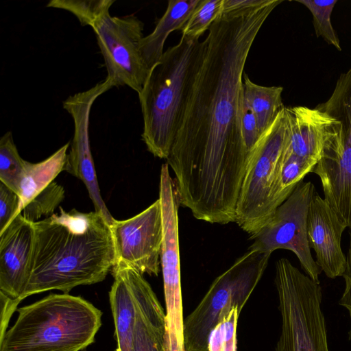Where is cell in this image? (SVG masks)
<instances>
[{
    "mask_svg": "<svg viewBox=\"0 0 351 351\" xmlns=\"http://www.w3.org/2000/svg\"><path fill=\"white\" fill-rule=\"evenodd\" d=\"M283 0L221 16L210 27L203 62L169 156L180 205L211 223L235 221L250 152L242 130L244 68L251 47Z\"/></svg>",
    "mask_w": 351,
    "mask_h": 351,
    "instance_id": "1",
    "label": "cell"
},
{
    "mask_svg": "<svg viewBox=\"0 0 351 351\" xmlns=\"http://www.w3.org/2000/svg\"><path fill=\"white\" fill-rule=\"evenodd\" d=\"M59 209L34 222L30 273L21 300L50 290L68 293L77 286L101 282L115 264L110 226L100 213Z\"/></svg>",
    "mask_w": 351,
    "mask_h": 351,
    "instance_id": "2",
    "label": "cell"
},
{
    "mask_svg": "<svg viewBox=\"0 0 351 351\" xmlns=\"http://www.w3.org/2000/svg\"><path fill=\"white\" fill-rule=\"evenodd\" d=\"M205 39L182 36L150 70L138 94L143 119L142 139L154 156L167 159L203 62Z\"/></svg>",
    "mask_w": 351,
    "mask_h": 351,
    "instance_id": "3",
    "label": "cell"
},
{
    "mask_svg": "<svg viewBox=\"0 0 351 351\" xmlns=\"http://www.w3.org/2000/svg\"><path fill=\"white\" fill-rule=\"evenodd\" d=\"M0 351H82L95 341L101 311L80 296L51 293L19 308Z\"/></svg>",
    "mask_w": 351,
    "mask_h": 351,
    "instance_id": "4",
    "label": "cell"
},
{
    "mask_svg": "<svg viewBox=\"0 0 351 351\" xmlns=\"http://www.w3.org/2000/svg\"><path fill=\"white\" fill-rule=\"evenodd\" d=\"M275 285L282 320L275 351H329L319 283L281 258Z\"/></svg>",
    "mask_w": 351,
    "mask_h": 351,
    "instance_id": "5",
    "label": "cell"
},
{
    "mask_svg": "<svg viewBox=\"0 0 351 351\" xmlns=\"http://www.w3.org/2000/svg\"><path fill=\"white\" fill-rule=\"evenodd\" d=\"M271 254L249 250L217 276L184 319L185 351H208L214 328L237 307L241 311L262 278Z\"/></svg>",
    "mask_w": 351,
    "mask_h": 351,
    "instance_id": "6",
    "label": "cell"
},
{
    "mask_svg": "<svg viewBox=\"0 0 351 351\" xmlns=\"http://www.w3.org/2000/svg\"><path fill=\"white\" fill-rule=\"evenodd\" d=\"M285 108L255 145L239 192L235 222L250 237L262 229L278 207L280 165L289 137Z\"/></svg>",
    "mask_w": 351,
    "mask_h": 351,
    "instance_id": "7",
    "label": "cell"
},
{
    "mask_svg": "<svg viewBox=\"0 0 351 351\" xmlns=\"http://www.w3.org/2000/svg\"><path fill=\"white\" fill-rule=\"evenodd\" d=\"M316 108L342 125L312 172L319 176L324 199L346 228L351 227V69L340 75L328 99Z\"/></svg>",
    "mask_w": 351,
    "mask_h": 351,
    "instance_id": "8",
    "label": "cell"
},
{
    "mask_svg": "<svg viewBox=\"0 0 351 351\" xmlns=\"http://www.w3.org/2000/svg\"><path fill=\"white\" fill-rule=\"evenodd\" d=\"M315 194L311 181L300 182L262 229L250 237L254 242L249 250L271 254L280 249L291 251L306 275L319 283L322 270L312 256L307 234L308 213Z\"/></svg>",
    "mask_w": 351,
    "mask_h": 351,
    "instance_id": "9",
    "label": "cell"
},
{
    "mask_svg": "<svg viewBox=\"0 0 351 351\" xmlns=\"http://www.w3.org/2000/svg\"><path fill=\"white\" fill-rule=\"evenodd\" d=\"M144 24L134 15L104 16L93 27L107 71L114 86H127L141 92L149 70L140 51Z\"/></svg>",
    "mask_w": 351,
    "mask_h": 351,
    "instance_id": "10",
    "label": "cell"
},
{
    "mask_svg": "<svg viewBox=\"0 0 351 351\" xmlns=\"http://www.w3.org/2000/svg\"><path fill=\"white\" fill-rule=\"evenodd\" d=\"M113 87L112 82L106 78L86 90L69 96L62 102L63 108L71 116L74 124L73 136L64 171L83 182L95 211L100 213L110 226L115 219L101 195L90 149L89 123L94 102Z\"/></svg>",
    "mask_w": 351,
    "mask_h": 351,
    "instance_id": "11",
    "label": "cell"
},
{
    "mask_svg": "<svg viewBox=\"0 0 351 351\" xmlns=\"http://www.w3.org/2000/svg\"><path fill=\"white\" fill-rule=\"evenodd\" d=\"M110 229L115 264L125 265L142 274L158 275L163 232L159 199L130 219H115Z\"/></svg>",
    "mask_w": 351,
    "mask_h": 351,
    "instance_id": "12",
    "label": "cell"
},
{
    "mask_svg": "<svg viewBox=\"0 0 351 351\" xmlns=\"http://www.w3.org/2000/svg\"><path fill=\"white\" fill-rule=\"evenodd\" d=\"M34 222L19 213L0 233V293L19 304L30 273Z\"/></svg>",
    "mask_w": 351,
    "mask_h": 351,
    "instance_id": "13",
    "label": "cell"
},
{
    "mask_svg": "<svg viewBox=\"0 0 351 351\" xmlns=\"http://www.w3.org/2000/svg\"><path fill=\"white\" fill-rule=\"evenodd\" d=\"M288 148L295 156L316 165L324 151L341 134V122L326 112L305 106L285 107Z\"/></svg>",
    "mask_w": 351,
    "mask_h": 351,
    "instance_id": "14",
    "label": "cell"
},
{
    "mask_svg": "<svg viewBox=\"0 0 351 351\" xmlns=\"http://www.w3.org/2000/svg\"><path fill=\"white\" fill-rule=\"evenodd\" d=\"M346 228L325 199L315 193L308 213V239L317 265L332 279L342 276L346 268V256L341 247Z\"/></svg>",
    "mask_w": 351,
    "mask_h": 351,
    "instance_id": "15",
    "label": "cell"
},
{
    "mask_svg": "<svg viewBox=\"0 0 351 351\" xmlns=\"http://www.w3.org/2000/svg\"><path fill=\"white\" fill-rule=\"evenodd\" d=\"M138 312L132 351H165V312L143 274L132 268Z\"/></svg>",
    "mask_w": 351,
    "mask_h": 351,
    "instance_id": "16",
    "label": "cell"
},
{
    "mask_svg": "<svg viewBox=\"0 0 351 351\" xmlns=\"http://www.w3.org/2000/svg\"><path fill=\"white\" fill-rule=\"evenodd\" d=\"M114 282L109 292L115 337L116 351H132V338L138 312V300L132 268L116 263L112 269Z\"/></svg>",
    "mask_w": 351,
    "mask_h": 351,
    "instance_id": "17",
    "label": "cell"
},
{
    "mask_svg": "<svg viewBox=\"0 0 351 351\" xmlns=\"http://www.w3.org/2000/svg\"><path fill=\"white\" fill-rule=\"evenodd\" d=\"M201 0H169L167 9L152 33L141 41L140 51L148 69L162 58L165 40L171 32L182 30Z\"/></svg>",
    "mask_w": 351,
    "mask_h": 351,
    "instance_id": "18",
    "label": "cell"
},
{
    "mask_svg": "<svg viewBox=\"0 0 351 351\" xmlns=\"http://www.w3.org/2000/svg\"><path fill=\"white\" fill-rule=\"evenodd\" d=\"M69 145V142L66 143L41 162L32 163L25 160L20 183L18 215L31 200L53 182L60 172L65 170Z\"/></svg>",
    "mask_w": 351,
    "mask_h": 351,
    "instance_id": "19",
    "label": "cell"
},
{
    "mask_svg": "<svg viewBox=\"0 0 351 351\" xmlns=\"http://www.w3.org/2000/svg\"><path fill=\"white\" fill-rule=\"evenodd\" d=\"M282 86H264L254 83L244 74L243 93L245 101L252 108L262 134L285 108Z\"/></svg>",
    "mask_w": 351,
    "mask_h": 351,
    "instance_id": "20",
    "label": "cell"
},
{
    "mask_svg": "<svg viewBox=\"0 0 351 351\" xmlns=\"http://www.w3.org/2000/svg\"><path fill=\"white\" fill-rule=\"evenodd\" d=\"M24 163L25 160L19 154L12 132H7L0 139V182L18 195Z\"/></svg>",
    "mask_w": 351,
    "mask_h": 351,
    "instance_id": "21",
    "label": "cell"
},
{
    "mask_svg": "<svg viewBox=\"0 0 351 351\" xmlns=\"http://www.w3.org/2000/svg\"><path fill=\"white\" fill-rule=\"evenodd\" d=\"M114 0H51L46 7L62 9L72 13L82 26L92 28L110 13Z\"/></svg>",
    "mask_w": 351,
    "mask_h": 351,
    "instance_id": "22",
    "label": "cell"
},
{
    "mask_svg": "<svg viewBox=\"0 0 351 351\" xmlns=\"http://www.w3.org/2000/svg\"><path fill=\"white\" fill-rule=\"evenodd\" d=\"M295 1L304 5L311 12L317 37H322L328 44L334 46L338 51H341L340 42L333 29L330 19L332 10L337 0H296Z\"/></svg>",
    "mask_w": 351,
    "mask_h": 351,
    "instance_id": "23",
    "label": "cell"
},
{
    "mask_svg": "<svg viewBox=\"0 0 351 351\" xmlns=\"http://www.w3.org/2000/svg\"><path fill=\"white\" fill-rule=\"evenodd\" d=\"M223 0H201L181 30L182 36L199 39L221 16Z\"/></svg>",
    "mask_w": 351,
    "mask_h": 351,
    "instance_id": "24",
    "label": "cell"
},
{
    "mask_svg": "<svg viewBox=\"0 0 351 351\" xmlns=\"http://www.w3.org/2000/svg\"><path fill=\"white\" fill-rule=\"evenodd\" d=\"M64 198V188L53 182L31 200L21 213L27 220L36 222L42 217L47 218L52 215Z\"/></svg>",
    "mask_w": 351,
    "mask_h": 351,
    "instance_id": "25",
    "label": "cell"
},
{
    "mask_svg": "<svg viewBox=\"0 0 351 351\" xmlns=\"http://www.w3.org/2000/svg\"><path fill=\"white\" fill-rule=\"evenodd\" d=\"M241 310L232 308L210 334L208 351H237V327Z\"/></svg>",
    "mask_w": 351,
    "mask_h": 351,
    "instance_id": "26",
    "label": "cell"
},
{
    "mask_svg": "<svg viewBox=\"0 0 351 351\" xmlns=\"http://www.w3.org/2000/svg\"><path fill=\"white\" fill-rule=\"evenodd\" d=\"M19 195L0 182V233L18 215Z\"/></svg>",
    "mask_w": 351,
    "mask_h": 351,
    "instance_id": "27",
    "label": "cell"
},
{
    "mask_svg": "<svg viewBox=\"0 0 351 351\" xmlns=\"http://www.w3.org/2000/svg\"><path fill=\"white\" fill-rule=\"evenodd\" d=\"M242 130L245 145L250 154L262 135L258 130L257 120L250 106L243 97L242 108Z\"/></svg>",
    "mask_w": 351,
    "mask_h": 351,
    "instance_id": "28",
    "label": "cell"
},
{
    "mask_svg": "<svg viewBox=\"0 0 351 351\" xmlns=\"http://www.w3.org/2000/svg\"><path fill=\"white\" fill-rule=\"evenodd\" d=\"M270 0H223L221 16L246 12L267 4Z\"/></svg>",
    "mask_w": 351,
    "mask_h": 351,
    "instance_id": "29",
    "label": "cell"
},
{
    "mask_svg": "<svg viewBox=\"0 0 351 351\" xmlns=\"http://www.w3.org/2000/svg\"><path fill=\"white\" fill-rule=\"evenodd\" d=\"M1 295V336L3 335L7 330L8 322L12 313L16 311L19 303L7 297L3 293H0Z\"/></svg>",
    "mask_w": 351,
    "mask_h": 351,
    "instance_id": "30",
    "label": "cell"
},
{
    "mask_svg": "<svg viewBox=\"0 0 351 351\" xmlns=\"http://www.w3.org/2000/svg\"><path fill=\"white\" fill-rule=\"evenodd\" d=\"M342 277L345 281V288L339 303L348 310L351 319V264L346 266ZM349 339L351 341V328L349 331Z\"/></svg>",
    "mask_w": 351,
    "mask_h": 351,
    "instance_id": "31",
    "label": "cell"
}]
</instances>
